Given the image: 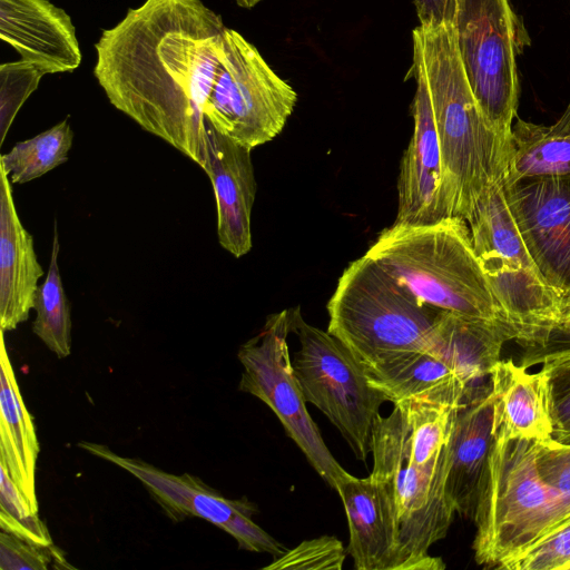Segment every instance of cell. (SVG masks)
<instances>
[{"mask_svg":"<svg viewBox=\"0 0 570 570\" xmlns=\"http://www.w3.org/2000/svg\"><path fill=\"white\" fill-rule=\"evenodd\" d=\"M225 29L202 0H145L95 43L94 76L109 102L202 168Z\"/></svg>","mask_w":570,"mask_h":570,"instance_id":"6da1fadb","label":"cell"},{"mask_svg":"<svg viewBox=\"0 0 570 570\" xmlns=\"http://www.w3.org/2000/svg\"><path fill=\"white\" fill-rule=\"evenodd\" d=\"M412 39L413 61L429 87L451 215L465 220L479 199L505 179L510 139L488 124L474 98L454 23L419 26Z\"/></svg>","mask_w":570,"mask_h":570,"instance_id":"7a4b0ae2","label":"cell"},{"mask_svg":"<svg viewBox=\"0 0 570 570\" xmlns=\"http://www.w3.org/2000/svg\"><path fill=\"white\" fill-rule=\"evenodd\" d=\"M365 255L422 303L510 325L475 255L469 226L460 217L428 225L394 223Z\"/></svg>","mask_w":570,"mask_h":570,"instance_id":"3957f363","label":"cell"},{"mask_svg":"<svg viewBox=\"0 0 570 570\" xmlns=\"http://www.w3.org/2000/svg\"><path fill=\"white\" fill-rule=\"evenodd\" d=\"M473 521L474 559L500 569L570 519V500L549 488L535 463L537 441L493 434Z\"/></svg>","mask_w":570,"mask_h":570,"instance_id":"277c9868","label":"cell"},{"mask_svg":"<svg viewBox=\"0 0 570 570\" xmlns=\"http://www.w3.org/2000/svg\"><path fill=\"white\" fill-rule=\"evenodd\" d=\"M327 312V332L372 375L426 351L442 309L420 302L364 254L344 269Z\"/></svg>","mask_w":570,"mask_h":570,"instance_id":"5b68a950","label":"cell"},{"mask_svg":"<svg viewBox=\"0 0 570 570\" xmlns=\"http://www.w3.org/2000/svg\"><path fill=\"white\" fill-rule=\"evenodd\" d=\"M465 222L487 282L517 333L524 360L543 345L562 299L544 282L525 247L507 203L504 180L479 199Z\"/></svg>","mask_w":570,"mask_h":570,"instance_id":"8992f818","label":"cell"},{"mask_svg":"<svg viewBox=\"0 0 570 570\" xmlns=\"http://www.w3.org/2000/svg\"><path fill=\"white\" fill-rule=\"evenodd\" d=\"M449 445V444H448ZM373 469L390 498L399 534L401 570H440L441 558L429 549L443 539L455 510L445 493V456L435 464L419 465L410 454L401 410L379 415L373 428Z\"/></svg>","mask_w":570,"mask_h":570,"instance_id":"52a82bcc","label":"cell"},{"mask_svg":"<svg viewBox=\"0 0 570 570\" xmlns=\"http://www.w3.org/2000/svg\"><path fill=\"white\" fill-rule=\"evenodd\" d=\"M288 311L291 331L299 341L292 365L306 402L323 412L355 456L365 461L384 395L342 342L306 323L299 307Z\"/></svg>","mask_w":570,"mask_h":570,"instance_id":"ba28073f","label":"cell"},{"mask_svg":"<svg viewBox=\"0 0 570 570\" xmlns=\"http://www.w3.org/2000/svg\"><path fill=\"white\" fill-rule=\"evenodd\" d=\"M297 101L293 87L269 67L257 48L226 27L217 80L205 121L250 150L283 130Z\"/></svg>","mask_w":570,"mask_h":570,"instance_id":"9c48e42d","label":"cell"},{"mask_svg":"<svg viewBox=\"0 0 570 570\" xmlns=\"http://www.w3.org/2000/svg\"><path fill=\"white\" fill-rule=\"evenodd\" d=\"M291 332L289 311L284 309L269 315L262 331L239 347L243 373L238 389L259 399L276 414L307 462L337 492L352 474L330 452L306 409L289 357Z\"/></svg>","mask_w":570,"mask_h":570,"instance_id":"30bf717a","label":"cell"},{"mask_svg":"<svg viewBox=\"0 0 570 570\" xmlns=\"http://www.w3.org/2000/svg\"><path fill=\"white\" fill-rule=\"evenodd\" d=\"M458 47L488 124L510 139L517 116L519 22L510 0H456Z\"/></svg>","mask_w":570,"mask_h":570,"instance_id":"8fae6325","label":"cell"},{"mask_svg":"<svg viewBox=\"0 0 570 570\" xmlns=\"http://www.w3.org/2000/svg\"><path fill=\"white\" fill-rule=\"evenodd\" d=\"M78 446L137 478L170 519H205L230 534L240 549L250 552L277 558L286 551L282 543L253 521L256 508L246 498L226 499L193 474H171L139 459L116 454L102 444L80 442Z\"/></svg>","mask_w":570,"mask_h":570,"instance_id":"7c38bea8","label":"cell"},{"mask_svg":"<svg viewBox=\"0 0 570 570\" xmlns=\"http://www.w3.org/2000/svg\"><path fill=\"white\" fill-rule=\"evenodd\" d=\"M504 193L540 275L570 298V175L504 181Z\"/></svg>","mask_w":570,"mask_h":570,"instance_id":"4fadbf2b","label":"cell"},{"mask_svg":"<svg viewBox=\"0 0 570 570\" xmlns=\"http://www.w3.org/2000/svg\"><path fill=\"white\" fill-rule=\"evenodd\" d=\"M411 71L416 80L412 104L414 128L400 164L395 223L428 225L452 215L426 78L416 62Z\"/></svg>","mask_w":570,"mask_h":570,"instance_id":"5bb4252c","label":"cell"},{"mask_svg":"<svg viewBox=\"0 0 570 570\" xmlns=\"http://www.w3.org/2000/svg\"><path fill=\"white\" fill-rule=\"evenodd\" d=\"M250 151L206 122L203 169L214 189L218 240L236 258L252 248L250 217L256 180Z\"/></svg>","mask_w":570,"mask_h":570,"instance_id":"9a60e30c","label":"cell"},{"mask_svg":"<svg viewBox=\"0 0 570 570\" xmlns=\"http://www.w3.org/2000/svg\"><path fill=\"white\" fill-rule=\"evenodd\" d=\"M0 38L43 75L72 72L82 60L71 17L49 0H0Z\"/></svg>","mask_w":570,"mask_h":570,"instance_id":"2e32d148","label":"cell"},{"mask_svg":"<svg viewBox=\"0 0 570 570\" xmlns=\"http://www.w3.org/2000/svg\"><path fill=\"white\" fill-rule=\"evenodd\" d=\"M491 389L470 387L458 410L448 445L445 493L456 513L473 519L493 442Z\"/></svg>","mask_w":570,"mask_h":570,"instance_id":"e0dca14e","label":"cell"},{"mask_svg":"<svg viewBox=\"0 0 570 570\" xmlns=\"http://www.w3.org/2000/svg\"><path fill=\"white\" fill-rule=\"evenodd\" d=\"M350 531L347 553L356 570H401L399 534L384 487L371 474L351 475L337 491Z\"/></svg>","mask_w":570,"mask_h":570,"instance_id":"ac0fdd59","label":"cell"},{"mask_svg":"<svg viewBox=\"0 0 570 570\" xmlns=\"http://www.w3.org/2000/svg\"><path fill=\"white\" fill-rule=\"evenodd\" d=\"M38 262L32 235L23 227L14 206L11 181L0 167V328L13 331L33 308Z\"/></svg>","mask_w":570,"mask_h":570,"instance_id":"d6986e66","label":"cell"},{"mask_svg":"<svg viewBox=\"0 0 570 570\" xmlns=\"http://www.w3.org/2000/svg\"><path fill=\"white\" fill-rule=\"evenodd\" d=\"M493 434L531 441L551 440L552 426L546 380L511 358L499 360L490 372Z\"/></svg>","mask_w":570,"mask_h":570,"instance_id":"ffe728a7","label":"cell"},{"mask_svg":"<svg viewBox=\"0 0 570 570\" xmlns=\"http://www.w3.org/2000/svg\"><path fill=\"white\" fill-rule=\"evenodd\" d=\"M515 338L510 325L442 311L426 351L474 387L473 383L490 376L503 344Z\"/></svg>","mask_w":570,"mask_h":570,"instance_id":"44dd1931","label":"cell"},{"mask_svg":"<svg viewBox=\"0 0 570 570\" xmlns=\"http://www.w3.org/2000/svg\"><path fill=\"white\" fill-rule=\"evenodd\" d=\"M39 450L36 424L23 402L1 331L0 464L35 512H38L36 470Z\"/></svg>","mask_w":570,"mask_h":570,"instance_id":"7402d4cb","label":"cell"},{"mask_svg":"<svg viewBox=\"0 0 570 570\" xmlns=\"http://www.w3.org/2000/svg\"><path fill=\"white\" fill-rule=\"evenodd\" d=\"M468 390L463 380H456L394 403L401 410L410 454L416 464H435L445 456L455 416Z\"/></svg>","mask_w":570,"mask_h":570,"instance_id":"603a6c76","label":"cell"},{"mask_svg":"<svg viewBox=\"0 0 570 570\" xmlns=\"http://www.w3.org/2000/svg\"><path fill=\"white\" fill-rule=\"evenodd\" d=\"M564 175H570V101L552 125L517 119L504 181Z\"/></svg>","mask_w":570,"mask_h":570,"instance_id":"cb8c5ba5","label":"cell"},{"mask_svg":"<svg viewBox=\"0 0 570 570\" xmlns=\"http://www.w3.org/2000/svg\"><path fill=\"white\" fill-rule=\"evenodd\" d=\"M59 247L55 228L46 279L39 285L35 297L36 320L32 332L57 357L63 358L71 353V315L58 266Z\"/></svg>","mask_w":570,"mask_h":570,"instance_id":"d4e9b609","label":"cell"},{"mask_svg":"<svg viewBox=\"0 0 570 570\" xmlns=\"http://www.w3.org/2000/svg\"><path fill=\"white\" fill-rule=\"evenodd\" d=\"M73 132L68 119L37 136L17 142L9 153L1 155L0 167L11 184H24L39 178L68 160Z\"/></svg>","mask_w":570,"mask_h":570,"instance_id":"484cf974","label":"cell"},{"mask_svg":"<svg viewBox=\"0 0 570 570\" xmlns=\"http://www.w3.org/2000/svg\"><path fill=\"white\" fill-rule=\"evenodd\" d=\"M368 376L372 386L393 404L462 380L454 370L428 351L412 353Z\"/></svg>","mask_w":570,"mask_h":570,"instance_id":"4316f807","label":"cell"},{"mask_svg":"<svg viewBox=\"0 0 570 570\" xmlns=\"http://www.w3.org/2000/svg\"><path fill=\"white\" fill-rule=\"evenodd\" d=\"M0 528L24 541L53 544L45 522L17 488L7 469L0 464Z\"/></svg>","mask_w":570,"mask_h":570,"instance_id":"83f0119b","label":"cell"},{"mask_svg":"<svg viewBox=\"0 0 570 570\" xmlns=\"http://www.w3.org/2000/svg\"><path fill=\"white\" fill-rule=\"evenodd\" d=\"M551 419V439L570 444V348L548 354L541 361Z\"/></svg>","mask_w":570,"mask_h":570,"instance_id":"f1b7e54d","label":"cell"},{"mask_svg":"<svg viewBox=\"0 0 570 570\" xmlns=\"http://www.w3.org/2000/svg\"><path fill=\"white\" fill-rule=\"evenodd\" d=\"M45 75L35 65L18 60L0 65V142L6 139L18 111L37 90Z\"/></svg>","mask_w":570,"mask_h":570,"instance_id":"f546056e","label":"cell"},{"mask_svg":"<svg viewBox=\"0 0 570 570\" xmlns=\"http://www.w3.org/2000/svg\"><path fill=\"white\" fill-rule=\"evenodd\" d=\"M346 553L347 549L337 538L322 535L303 541L294 549L285 551L264 569L341 570Z\"/></svg>","mask_w":570,"mask_h":570,"instance_id":"4dcf8cb0","label":"cell"},{"mask_svg":"<svg viewBox=\"0 0 570 570\" xmlns=\"http://www.w3.org/2000/svg\"><path fill=\"white\" fill-rule=\"evenodd\" d=\"M500 570H570V519Z\"/></svg>","mask_w":570,"mask_h":570,"instance_id":"1f68e13d","label":"cell"},{"mask_svg":"<svg viewBox=\"0 0 570 570\" xmlns=\"http://www.w3.org/2000/svg\"><path fill=\"white\" fill-rule=\"evenodd\" d=\"M72 568L53 544L41 546L24 541L11 533H0V570H47Z\"/></svg>","mask_w":570,"mask_h":570,"instance_id":"d6a6232c","label":"cell"},{"mask_svg":"<svg viewBox=\"0 0 570 570\" xmlns=\"http://www.w3.org/2000/svg\"><path fill=\"white\" fill-rule=\"evenodd\" d=\"M535 463L543 482L570 500V444L537 441Z\"/></svg>","mask_w":570,"mask_h":570,"instance_id":"836d02e7","label":"cell"},{"mask_svg":"<svg viewBox=\"0 0 570 570\" xmlns=\"http://www.w3.org/2000/svg\"><path fill=\"white\" fill-rule=\"evenodd\" d=\"M570 348V298L563 299L559 314L551 326L543 345L532 355L521 361L527 368L541 363L548 354Z\"/></svg>","mask_w":570,"mask_h":570,"instance_id":"e575fe53","label":"cell"},{"mask_svg":"<svg viewBox=\"0 0 570 570\" xmlns=\"http://www.w3.org/2000/svg\"><path fill=\"white\" fill-rule=\"evenodd\" d=\"M420 26L438 27L454 23L456 0H413Z\"/></svg>","mask_w":570,"mask_h":570,"instance_id":"d590c367","label":"cell"},{"mask_svg":"<svg viewBox=\"0 0 570 570\" xmlns=\"http://www.w3.org/2000/svg\"><path fill=\"white\" fill-rule=\"evenodd\" d=\"M236 4L244 9H252L262 0H234Z\"/></svg>","mask_w":570,"mask_h":570,"instance_id":"8d00e7d4","label":"cell"}]
</instances>
